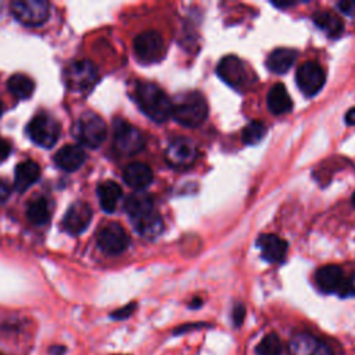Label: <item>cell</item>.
<instances>
[{"instance_id":"38","label":"cell","mask_w":355,"mask_h":355,"mask_svg":"<svg viewBox=\"0 0 355 355\" xmlns=\"http://www.w3.org/2000/svg\"><path fill=\"white\" fill-rule=\"evenodd\" d=\"M50 352H51L53 355H64L65 348H64V347H51V348H50Z\"/></svg>"},{"instance_id":"42","label":"cell","mask_w":355,"mask_h":355,"mask_svg":"<svg viewBox=\"0 0 355 355\" xmlns=\"http://www.w3.org/2000/svg\"><path fill=\"white\" fill-rule=\"evenodd\" d=\"M0 355H3V354H0Z\"/></svg>"},{"instance_id":"19","label":"cell","mask_w":355,"mask_h":355,"mask_svg":"<svg viewBox=\"0 0 355 355\" xmlns=\"http://www.w3.org/2000/svg\"><path fill=\"white\" fill-rule=\"evenodd\" d=\"M40 178V166L37 162L26 159L15 166L14 189L19 193L26 191Z\"/></svg>"},{"instance_id":"36","label":"cell","mask_w":355,"mask_h":355,"mask_svg":"<svg viewBox=\"0 0 355 355\" xmlns=\"http://www.w3.org/2000/svg\"><path fill=\"white\" fill-rule=\"evenodd\" d=\"M355 294V273L349 277V280H347V294Z\"/></svg>"},{"instance_id":"20","label":"cell","mask_w":355,"mask_h":355,"mask_svg":"<svg viewBox=\"0 0 355 355\" xmlns=\"http://www.w3.org/2000/svg\"><path fill=\"white\" fill-rule=\"evenodd\" d=\"M266 104L269 111L275 115L287 114L293 108L291 97L283 83H276L269 89L266 96Z\"/></svg>"},{"instance_id":"28","label":"cell","mask_w":355,"mask_h":355,"mask_svg":"<svg viewBox=\"0 0 355 355\" xmlns=\"http://www.w3.org/2000/svg\"><path fill=\"white\" fill-rule=\"evenodd\" d=\"M265 133H266V126H265L263 122H261V121H251L243 129L241 140L245 144H248V146H254V144L259 143L263 139Z\"/></svg>"},{"instance_id":"9","label":"cell","mask_w":355,"mask_h":355,"mask_svg":"<svg viewBox=\"0 0 355 355\" xmlns=\"http://www.w3.org/2000/svg\"><path fill=\"white\" fill-rule=\"evenodd\" d=\"M11 14L25 26H40L49 19V3L44 0H15L11 3Z\"/></svg>"},{"instance_id":"5","label":"cell","mask_w":355,"mask_h":355,"mask_svg":"<svg viewBox=\"0 0 355 355\" xmlns=\"http://www.w3.org/2000/svg\"><path fill=\"white\" fill-rule=\"evenodd\" d=\"M60 133V123L53 116L44 112L35 115L26 125V135L29 136V139L35 144L44 148L53 147L57 143Z\"/></svg>"},{"instance_id":"26","label":"cell","mask_w":355,"mask_h":355,"mask_svg":"<svg viewBox=\"0 0 355 355\" xmlns=\"http://www.w3.org/2000/svg\"><path fill=\"white\" fill-rule=\"evenodd\" d=\"M7 89L17 98H29L33 93L35 83L31 78L22 73H14L7 80Z\"/></svg>"},{"instance_id":"13","label":"cell","mask_w":355,"mask_h":355,"mask_svg":"<svg viewBox=\"0 0 355 355\" xmlns=\"http://www.w3.org/2000/svg\"><path fill=\"white\" fill-rule=\"evenodd\" d=\"M165 158L168 164L175 168H187L193 165L197 158L196 144L186 137H178L168 146Z\"/></svg>"},{"instance_id":"25","label":"cell","mask_w":355,"mask_h":355,"mask_svg":"<svg viewBox=\"0 0 355 355\" xmlns=\"http://www.w3.org/2000/svg\"><path fill=\"white\" fill-rule=\"evenodd\" d=\"M316 26L326 32V35L331 39H337L344 32V24L338 18L337 14L331 11H316L312 17Z\"/></svg>"},{"instance_id":"6","label":"cell","mask_w":355,"mask_h":355,"mask_svg":"<svg viewBox=\"0 0 355 355\" xmlns=\"http://www.w3.org/2000/svg\"><path fill=\"white\" fill-rule=\"evenodd\" d=\"M112 144L114 150L123 157L133 155L143 150L144 137L141 132L123 119H116L114 122V133H112Z\"/></svg>"},{"instance_id":"14","label":"cell","mask_w":355,"mask_h":355,"mask_svg":"<svg viewBox=\"0 0 355 355\" xmlns=\"http://www.w3.org/2000/svg\"><path fill=\"white\" fill-rule=\"evenodd\" d=\"M93 218V211L89 204L83 201L73 202L65 212L62 218V227L71 234H80L83 233Z\"/></svg>"},{"instance_id":"37","label":"cell","mask_w":355,"mask_h":355,"mask_svg":"<svg viewBox=\"0 0 355 355\" xmlns=\"http://www.w3.org/2000/svg\"><path fill=\"white\" fill-rule=\"evenodd\" d=\"M345 122H347V125H355V108H351L347 111Z\"/></svg>"},{"instance_id":"7","label":"cell","mask_w":355,"mask_h":355,"mask_svg":"<svg viewBox=\"0 0 355 355\" xmlns=\"http://www.w3.org/2000/svg\"><path fill=\"white\" fill-rule=\"evenodd\" d=\"M133 51L136 58L146 65L159 62L166 51L164 37L155 31L139 33L133 40Z\"/></svg>"},{"instance_id":"30","label":"cell","mask_w":355,"mask_h":355,"mask_svg":"<svg viewBox=\"0 0 355 355\" xmlns=\"http://www.w3.org/2000/svg\"><path fill=\"white\" fill-rule=\"evenodd\" d=\"M135 308H136V304H135V302H130V304H128V305H125V306H122V308H119V309L114 311L110 316H111L112 319L122 320V319L129 318V316L133 313Z\"/></svg>"},{"instance_id":"24","label":"cell","mask_w":355,"mask_h":355,"mask_svg":"<svg viewBox=\"0 0 355 355\" xmlns=\"http://www.w3.org/2000/svg\"><path fill=\"white\" fill-rule=\"evenodd\" d=\"M97 194H98V200L103 211L107 214H111L115 211L118 201L122 197V189L116 182L105 180L98 184Z\"/></svg>"},{"instance_id":"33","label":"cell","mask_w":355,"mask_h":355,"mask_svg":"<svg viewBox=\"0 0 355 355\" xmlns=\"http://www.w3.org/2000/svg\"><path fill=\"white\" fill-rule=\"evenodd\" d=\"M10 151H11L10 143L6 139L0 137V161L6 159L8 157V154H10Z\"/></svg>"},{"instance_id":"2","label":"cell","mask_w":355,"mask_h":355,"mask_svg":"<svg viewBox=\"0 0 355 355\" xmlns=\"http://www.w3.org/2000/svg\"><path fill=\"white\" fill-rule=\"evenodd\" d=\"M171 116L182 126H200L208 116V104L205 97L197 90L180 93L172 100Z\"/></svg>"},{"instance_id":"3","label":"cell","mask_w":355,"mask_h":355,"mask_svg":"<svg viewBox=\"0 0 355 355\" xmlns=\"http://www.w3.org/2000/svg\"><path fill=\"white\" fill-rule=\"evenodd\" d=\"M216 73L225 83L240 92L250 89L255 82L252 69L236 55L223 57L216 67Z\"/></svg>"},{"instance_id":"8","label":"cell","mask_w":355,"mask_h":355,"mask_svg":"<svg viewBox=\"0 0 355 355\" xmlns=\"http://www.w3.org/2000/svg\"><path fill=\"white\" fill-rule=\"evenodd\" d=\"M98 82V71L87 60L73 61L65 69V83L68 89L78 93L92 90Z\"/></svg>"},{"instance_id":"21","label":"cell","mask_w":355,"mask_h":355,"mask_svg":"<svg viewBox=\"0 0 355 355\" xmlns=\"http://www.w3.org/2000/svg\"><path fill=\"white\" fill-rule=\"evenodd\" d=\"M136 232L144 239H155L164 229L162 216L155 211H150L132 220Z\"/></svg>"},{"instance_id":"11","label":"cell","mask_w":355,"mask_h":355,"mask_svg":"<svg viewBox=\"0 0 355 355\" xmlns=\"http://www.w3.org/2000/svg\"><path fill=\"white\" fill-rule=\"evenodd\" d=\"M97 244L103 252L108 255H118L128 248L129 236L119 223L111 222L98 230Z\"/></svg>"},{"instance_id":"12","label":"cell","mask_w":355,"mask_h":355,"mask_svg":"<svg viewBox=\"0 0 355 355\" xmlns=\"http://www.w3.org/2000/svg\"><path fill=\"white\" fill-rule=\"evenodd\" d=\"M315 282L320 291L327 294H347V279L344 272L337 265H324L315 273Z\"/></svg>"},{"instance_id":"22","label":"cell","mask_w":355,"mask_h":355,"mask_svg":"<svg viewBox=\"0 0 355 355\" xmlns=\"http://www.w3.org/2000/svg\"><path fill=\"white\" fill-rule=\"evenodd\" d=\"M295 58H297L295 50L280 47L269 53L265 64L270 72L282 75V73H286L293 67Z\"/></svg>"},{"instance_id":"34","label":"cell","mask_w":355,"mask_h":355,"mask_svg":"<svg viewBox=\"0 0 355 355\" xmlns=\"http://www.w3.org/2000/svg\"><path fill=\"white\" fill-rule=\"evenodd\" d=\"M337 6L345 14H354L355 12V1H340Z\"/></svg>"},{"instance_id":"10","label":"cell","mask_w":355,"mask_h":355,"mask_svg":"<svg viewBox=\"0 0 355 355\" xmlns=\"http://www.w3.org/2000/svg\"><path fill=\"white\" fill-rule=\"evenodd\" d=\"M295 82L298 89L306 96L312 97L320 92L326 82L323 68L315 61H306L297 68Z\"/></svg>"},{"instance_id":"41","label":"cell","mask_w":355,"mask_h":355,"mask_svg":"<svg viewBox=\"0 0 355 355\" xmlns=\"http://www.w3.org/2000/svg\"><path fill=\"white\" fill-rule=\"evenodd\" d=\"M352 204H354V207H355V193H354V196H352Z\"/></svg>"},{"instance_id":"4","label":"cell","mask_w":355,"mask_h":355,"mask_svg":"<svg viewBox=\"0 0 355 355\" xmlns=\"http://www.w3.org/2000/svg\"><path fill=\"white\" fill-rule=\"evenodd\" d=\"M73 136L89 148H97L107 137L105 122L93 111L83 112L75 123Z\"/></svg>"},{"instance_id":"23","label":"cell","mask_w":355,"mask_h":355,"mask_svg":"<svg viewBox=\"0 0 355 355\" xmlns=\"http://www.w3.org/2000/svg\"><path fill=\"white\" fill-rule=\"evenodd\" d=\"M123 209L126 211V214L130 216V219H136L150 211L154 209V201L153 197L141 190L132 193L126 197L125 202H123Z\"/></svg>"},{"instance_id":"40","label":"cell","mask_w":355,"mask_h":355,"mask_svg":"<svg viewBox=\"0 0 355 355\" xmlns=\"http://www.w3.org/2000/svg\"><path fill=\"white\" fill-rule=\"evenodd\" d=\"M1 114H3V103L0 100V116H1Z\"/></svg>"},{"instance_id":"17","label":"cell","mask_w":355,"mask_h":355,"mask_svg":"<svg viewBox=\"0 0 355 355\" xmlns=\"http://www.w3.org/2000/svg\"><path fill=\"white\" fill-rule=\"evenodd\" d=\"M86 161V153L82 150L80 146L76 144H68L61 147L55 155L54 162L55 165L67 172L78 171Z\"/></svg>"},{"instance_id":"18","label":"cell","mask_w":355,"mask_h":355,"mask_svg":"<svg viewBox=\"0 0 355 355\" xmlns=\"http://www.w3.org/2000/svg\"><path fill=\"white\" fill-rule=\"evenodd\" d=\"M153 171L143 162H132L123 169L125 183L136 190H143L153 182Z\"/></svg>"},{"instance_id":"35","label":"cell","mask_w":355,"mask_h":355,"mask_svg":"<svg viewBox=\"0 0 355 355\" xmlns=\"http://www.w3.org/2000/svg\"><path fill=\"white\" fill-rule=\"evenodd\" d=\"M204 323H191V324H184V326H179V329L175 330V334H179V333H184L187 330H191V329H200L202 327Z\"/></svg>"},{"instance_id":"1","label":"cell","mask_w":355,"mask_h":355,"mask_svg":"<svg viewBox=\"0 0 355 355\" xmlns=\"http://www.w3.org/2000/svg\"><path fill=\"white\" fill-rule=\"evenodd\" d=\"M135 97L140 110L154 122H165L172 112V100L155 83L137 82Z\"/></svg>"},{"instance_id":"39","label":"cell","mask_w":355,"mask_h":355,"mask_svg":"<svg viewBox=\"0 0 355 355\" xmlns=\"http://www.w3.org/2000/svg\"><path fill=\"white\" fill-rule=\"evenodd\" d=\"M201 304H202V301L200 300V298H194L191 302H190V308H200L201 306Z\"/></svg>"},{"instance_id":"15","label":"cell","mask_w":355,"mask_h":355,"mask_svg":"<svg viewBox=\"0 0 355 355\" xmlns=\"http://www.w3.org/2000/svg\"><path fill=\"white\" fill-rule=\"evenodd\" d=\"M291 355H333L330 347L308 333L295 334L288 344Z\"/></svg>"},{"instance_id":"27","label":"cell","mask_w":355,"mask_h":355,"mask_svg":"<svg viewBox=\"0 0 355 355\" xmlns=\"http://www.w3.org/2000/svg\"><path fill=\"white\" fill-rule=\"evenodd\" d=\"M50 207L44 198H36L31 201V204L26 208V218L35 226L46 225L50 220Z\"/></svg>"},{"instance_id":"16","label":"cell","mask_w":355,"mask_h":355,"mask_svg":"<svg viewBox=\"0 0 355 355\" xmlns=\"http://www.w3.org/2000/svg\"><path fill=\"white\" fill-rule=\"evenodd\" d=\"M257 245L261 248L262 258L270 263L282 262L287 252L286 240L273 233L261 234L257 240Z\"/></svg>"},{"instance_id":"29","label":"cell","mask_w":355,"mask_h":355,"mask_svg":"<svg viewBox=\"0 0 355 355\" xmlns=\"http://www.w3.org/2000/svg\"><path fill=\"white\" fill-rule=\"evenodd\" d=\"M282 349H283L282 341L275 333L266 334L257 345L258 355H282Z\"/></svg>"},{"instance_id":"31","label":"cell","mask_w":355,"mask_h":355,"mask_svg":"<svg viewBox=\"0 0 355 355\" xmlns=\"http://www.w3.org/2000/svg\"><path fill=\"white\" fill-rule=\"evenodd\" d=\"M232 316H233V323H234V326H236V327L241 326V323H243V320H244V318H245V308H244V305H243V304H236L234 308H233Z\"/></svg>"},{"instance_id":"32","label":"cell","mask_w":355,"mask_h":355,"mask_svg":"<svg viewBox=\"0 0 355 355\" xmlns=\"http://www.w3.org/2000/svg\"><path fill=\"white\" fill-rule=\"evenodd\" d=\"M11 194V184L6 179H0V202H4Z\"/></svg>"}]
</instances>
